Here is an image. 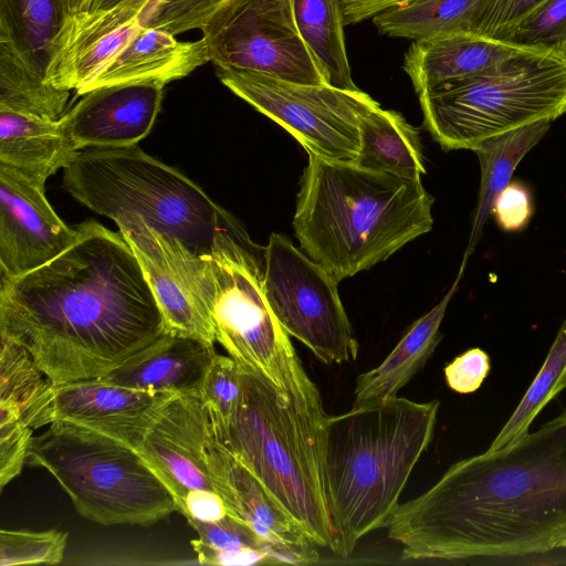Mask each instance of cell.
<instances>
[{"label":"cell","instance_id":"1","mask_svg":"<svg viewBox=\"0 0 566 566\" xmlns=\"http://www.w3.org/2000/svg\"><path fill=\"white\" fill-rule=\"evenodd\" d=\"M42 266L0 280V336L22 346L54 385L99 378L167 332L120 232L88 220Z\"/></svg>","mask_w":566,"mask_h":566},{"label":"cell","instance_id":"2","mask_svg":"<svg viewBox=\"0 0 566 566\" xmlns=\"http://www.w3.org/2000/svg\"><path fill=\"white\" fill-rule=\"evenodd\" d=\"M402 559L542 554L566 541V410L503 449L460 460L385 526Z\"/></svg>","mask_w":566,"mask_h":566},{"label":"cell","instance_id":"3","mask_svg":"<svg viewBox=\"0 0 566 566\" xmlns=\"http://www.w3.org/2000/svg\"><path fill=\"white\" fill-rule=\"evenodd\" d=\"M293 218L301 250L339 282L432 229L421 180L308 154Z\"/></svg>","mask_w":566,"mask_h":566},{"label":"cell","instance_id":"4","mask_svg":"<svg viewBox=\"0 0 566 566\" xmlns=\"http://www.w3.org/2000/svg\"><path fill=\"white\" fill-rule=\"evenodd\" d=\"M439 406L396 396L327 416L324 482L335 554L348 557L363 536L386 526L431 442Z\"/></svg>","mask_w":566,"mask_h":566},{"label":"cell","instance_id":"5","mask_svg":"<svg viewBox=\"0 0 566 566\" xmlns=\"http://www.w3.org/2000/svg\"><path fill=\"white\" fill-rule=\"evenodd\" d=\"M177 259L193 293L208 311L216 342L241 367L265 377L287 400L323 407L263 289L264 248L241 226L216 233L210 249L196 253L172 235Z\"/></svg>","mask_w":566,"mask_h":566},{"label":"cell","instance_id":"6","mask_svg":"<svg viewBox=\"0 0 566 566\" xmlns=\"http://www.w3.org/2000/svg\"><path fill=\"white\" fill-rule=\"evenodd\" d=\"M241 369L240 406L227 426L211 424L213 437L316 546L331 548L324 482L327 415L323 407L285 399L265 377Z\"/></svg>","mask_w":566,"mask_h":566},{"label":"cell","instance_id":"7","mask_svg":"<svg viewBox=\"0 0 566 566\" xmlns=\"http://www.w3.org/2000/svg\"><path fill=\"white\" fill-rule=\"evenodd\" d=\"M63 170L64 189L90 210L116 224L142 217L196 253L238 224L192 180L136 145L77 150Z\"/></svg>","mask_w":566,"mask_h":566},{"label":"cell","instance_id":"8","mask_svg":"<svg viewBox=\"0 0 566 566\" xmlns=\"http://www.w3.org/2000/svg\"><path fill=\"white\" fill-rule=\"evenodd\" d=\"M424 125L444 150L566 114V45L534 48L490 73L418 94Z\"/></svg>","mask_w":566,"mask_h":566},{"label":"cell","instance_id":"9","mask_svg":"<svg viewBox=\"0 0 566 566\" xmlns=\"http://www.w3.org/2000/svg\"><path fill=\"white\" fill-rule=\"evenodd\" d=\"M27 464L46 470L76 511L102 525H149L178 511L169 489L135 448L67 421L32 436Z\"/></svg>","mask_w":566,"mask_h":566},{"label":"cell","instance_id":"10","mask_svg":"<svg viewBox=\"0 0 566 566\" xmlns=\"http://www.w3.org/2000/svg\"><path fill=\"white\" fill-rule=\"evenodd\" d=\"M221 83L285 130L306 150L332 161L353 163L359 123L380 106L359 88L284 81L253 71L217 70Z\"/></svg>","mask_w":566,"mask_h":566},{"label":"cell","instance_id":"11","mask_svg":"<svg viewBox=\"0 0 566 566\" xmlns=\"http://www.w3.org/2000/svg\"><path fill=\"white\" fill-rule=\"evenodd\" d=\"M337 281L283 234L264 247L263 289L283 329L325 364L355 361L358 354Z\"/></svg>","mask_w":566,"mask_h":566},{"label":"cell","instance_id":"12","mask_svg":"<svg viewBox=\"0 0 566 566\" xmlns=\"http://www.w3.org/2000/svg\"><path fill=\"white\" fill-rule=\"evenodd\" d=\"M200 30L217 70L327 84L298 31L293 0H226Z\"/></svg>","mask_w":566,"mask_h":566},{"label":"cell","instance_id":"13","mask_svg":"<svg viewBox=\"0 0 566 566\" xmlns=\"http://www.w3.org/2000/svg\"><path fill=\"white\" fill-rule=\"evenodd\" d=\"M46 174L0 163V280L33 271L77 235L45 196Z\"/></svg>","mask_w":566,"mask_h":566},{"label":"cell","instance_id":"14","mask_svg":"<svg viewBox=\"0 0 566 566\" xmlns=\"http://www.w3.org/2000/svg\"><path fill=\"white\" fill-rule=\"evenodd\" d=\"M175 396L109 385L97 379L51 384L23 416L34 429L67 421L137 448L163 407Z\"/></svg>","mask_w":566,"mask_h":566},{"label":"cell","instance_id":"15","mask_svg":"<svg viewBox=\"0 0 566 566\" xmlns=\"http://www.w3.org/2000/svg\"><path fill=\"white\" fill-rule=\"evenodd\" d=\"M207 461L212 485L226 502L228 515L245 524L262 541L274 564L304 565L318 560L315 543L213 433Z\"/></svg>","mask_w":566,"mask_h":566},{"label":"cell","instance_id":"16","mask_svg":"<svg viewBox=\"0 0 566 566\" xmlns=\"http://www.w3.org/2000/svg\"><path fill=\"white\" fill-rule=\"evenodd\" d=\"M154 0H132L65 19L55 36L45 80L82 95L92 81L142 29Z\"/></svg>","mask_w":566,"mask_h":566},{"label":"cell","instance_id":"17","mask_svg":"<svg viewBox=\"0 0 566 566\" xmlns=\"http://www.w3.org/2000/svg\"><path fill=\"white\" fill-rule=\"evenodd\" d=\"M212 438L208 411L199 396L178 395L160 410L136 450L155 470L177 506L192 489L214 488L207 450Z\"/></svg>","mask_w":566,"mask_h":566},{"label":"cell","instance_id":"18","mask_svg":"<svg viewBox=\"0 0 566 566\" xmlns=\"http://www.w3.org/2000/svg\"><path fill=\"white\" fill-rule=\"evenodd\" d=\"M165 84L136 82L91 90L60 119L77 150L137 145L153 128Z\"/></svg>","mask_w":566,"mask_h":566},{"label":"cell","instance_id":"19","mask_svg":"<svg viewBox=\"0 0 566 566\" xmlns=\"http://www.w3.org/2000/svg\"><path fill=\"white\" fill-rule=\"evenodd\" d=\"M117 227L143 268L167 331L214 346L211 318L176 256L172 235L151 227L142 217H133Z\"/></svg>","mask_w":566,"mask_h":566},{"label":"cell","instance_id":"20","mask_svg":"<svg viewBox=\"0 0 566 566\" xmlns=\"http://www.w3.org/2000/svg\"><path fill=\"white\" fill-rule=\"evenodd\" d=\"M522 45L476 33L415 40L403 55L402 69L415 92L492 72L528 50Z\"/></svg>","mask_w":566,"mask_h":566},{"label":"cell","instance_id":"21","mask_svg":"<svg viewBox=\"0 0 566 566\" xmlns=\"http://www.w3.org/2000/svg\"><path fill=\"white\" fill-rule=\"evenodd\" d=\"M216 354L214 346L167 331L122 366L96 379L140 391L199 396Z\"/></svg>","mask_w":566,"mask_h":566},{"label":"cell","instance_id":"22","mask_svg":"<svg viewBox=\"0 0 566 566\" xmlns=\"http://www.w3.org/2000/svg\"><path fill=\"white\" fill-rule=\"evenodd\" d=\"M207 62L210 57L203 38L178 41L165 30L142 27L84 93L123 83L159 82L166 85L189 75Z\"/></svg>","mask_w":566,"mask_h":566},{"label":"cell","instance_id":"23","mask_svg":"<svg viewBox=\"0 0 566 566\" xmlns=\"http://www.w3.org/2000/svg\"><path fill=\"white\" fill-rule=\"evenodd\" d=\"M464 266L462 263L457 280L444 297L410 326L381 364L357 377L353 406L396 397L420 371L441 339L439 328Z\"/></svg>","mask_w":566,"mask_h":566},{"label":"cell","instance_id":"24","mask_svg":"<svg viewBox=\"0 0 566 566\" xmlns=\"http://www.w3.org/2000/svg\"><path fill=\"white\" fill-rule=\"evenodd\" d=\"M356 166L374 172L421 180L426 174L418 130L396 111L380 106L359 123Z\"/></svg>","mask_w":566,"mask_h":566},{"label":"cell","instance_id":"25","mask_svg":"<svg viewBox=\"0 0 566 566\" xmlns=\"http://www.w3.org/2000/svg\"><path fill=\"white\" fill-rule=\"evenodd\" d=\"M76 151L61 119L0 111V163L50 177Z\"/></svg>","mask_w":566,"mask_h":566},{"label":"cell","instance_id":"26","mask_svg":"<svg viewBox=\"0 0 566 566\" xmlns=\"http://www.w3.org/2000/svg\"><path fill=\"white\" fill-rule=\"evenodd\" d=\"M551 123L542 120L493 136L473 149L481 167V184L463 263H467L482 235L496 196L511 182L517 165L545 136Z\"/></svg>","mask_w":566,"mask_h":566},{"label":"cell","instance_id":"27","mask_svg":"<svg viewBox=\"0 0 566 566\" xmlns=\"http://www.w3.org/2000/svg\"><path fill=\"white\" fill-rule=\"evenodd\" d=\"M483 1L416 0L387 9L371 20L379 33L413 41L475 33Z\"/></svg>","mask_w":566,"mask_h":566},{"label":"cell","instance_id":"28","mask_svg":"<svg viewBox=\"0 0 566 566\" xmlns=\"http://www.w3.org/2000/svg\"><path fill=\"white\" fill-rule=\"evenodd\" d=\"M298 31L328 85L356 90L347 56L340 0H293Z\"/></svg>","mask_w":566,"mask_h":566},{"label":"cell","instance_id":"29","mask_svg":"<svg viewBox=\"0 0 566 566\" xmlns=\"http://www.w3.org/2000/svg\"><path fill=\"white\" fill-rule=\"evenodd\" d=\"M69 96L70 91L49 83L10 41L0 39V111L59 120Z\"/></svg>","mask_w":566,"mask_h":566},{"label":"cell","instance_id":"30","mask_svg":"<svg viewBox=\"0 0 566 566\" xmlns=\"http://www.w3.org/2000/svg\"><path fill=\"white\" fill-rule=\"evenodd\" d=\"M64 21L56 0H0V39L10 41L44 77Z\"/></svg>","mask_w":566,"mask_h":566},{"label":"cell","instance_id":"31","mask_svg":"<svg viewBox=\"0 0 566 566\" xmlns=\"http://www.w3.org/2000/svg\"><path fill=\"white\" fill-rule=\"evenodd\" d=\"M188 523L198 534L191 545L202 565L274 564L262 541L245 524L229 515L217 522L188 520Z\"/></svg>","mask_w":566,"mask_h":566},{"label":"cell","instance_id":"32","mask_svg":"<svg viewBox=\"0 0 566 566\" xmlns=\"http://www.w3.org/2000/svg\"><path fill=\"white\" fill-rule=\"evenodd\" d=\"M565 387L566 321L562 323L538 374L486 452L503 449L528 433L536 416Z\"/></svg>","mask_w":566,"mask_h":566},{"label":"cell","instance_id":"33","mask_svg":"<svg viewBox=\"0 0 566 566\" xmlns=\"http://www.w3.org/2000/svg\"><path fill=\"white\" fill-rule=\"evenodd\" d=\"M0 415L23 419L52 384L19 344L0 336Z\"/></svg>","mask_w":566,"mask_h":566},{"label":"cell","instance_id":"34","mask_svg":"<svg viewBox=\"0 0 566 566\" xmlns=\"http://www.w3.org/2000/svg\"><path fill=\"white\" fill-rule=\"evenodd\" d=\"M243 395L240 365L229 355L216 354L199 390L211 424L222 428L235 415Z\"/></svg>","mask_w":566,"mask_h":566},{"label":"cell","instance_id":"35","mask_svg":"<svg viewBox=\"0 0 566 566\" xmlns=\"http://www.w3.org/2000/svg\"><path fill=\"white\" fill-rule=\"evenodd\" d=\"M67 533L57 530L0 531V565H55L63 560Z\"/></svg>","mask_w":566,"mask_h":566},{"label":"cell","instance_id":"36","mask_svg":"<svg viewBox=\"0 0 566 566\" xmlns=\"http://www.w3.org/2000/svg\"><path fill=\"white\" fill-rule=\"evenodd\" d=\"M510 41L539 48L566 45V0H545L517 25Z\"/></svg>","mask_w":566,"mask_h":566},{"label":"cell","instance_id":"37","mask_svg":"<svg viewBox=\"0 0 566 566\" xmlns=\"http://www.w3.org/2000/svg\"><path fill=\"white\" fill-rule=\"evenodd\" d=\"M545 0H484L475 33L510 41L517 25Z\"/></svg>","mask_w":566,"mask_h":566},{"label":"cell","instance_id":"38","mask_svg":"<svg viewBox=\"0 0 566 566\" xmlns=\"http://www.w3.org/2000/svg\"><path fill=\"white\" fill-rule=\"evenodd\" d=\"M33 429L15 416L0 415V486L3 489L27 464Z\"/></svg>","mask_w":566,"mask_h":566},{"label":"cell","instance_id":"39","mask_svg":"<svg viewBox=\"0 0 566 566\" xmlns=\"http://www.w3.org/2000/svg\"><path fill=\"white\" fill-rule=\"evenodd\" d=\"M491 214L504 231H521L532 216L531 192L521 181H511L495 198Z\"/></svg>","mask_w":566,"mask_h":566},{"label":"cell","instance_id":"40","mask_svg":"<svg viewBox=\"0 0 566 566\" xmlns=\"http://www.w3.org/2000/svg\"><path fill=\"white\" fill-rule=\"evenodd\" d=\"M448 386L455 392L478 390L490 371V357L481 348H471L444 367Z\"/></svg>","mask_w":566,"mask_h":566},{"label":"cell","instance_id":"41","mask_svg":"<svg viewBox=\"0 0 566 566\" xmlns=\"http://www.w3.org/2000/svg\"><path fill=\"white\" fill-rule=\"evenodd\" d=\"M186 520L199 522H217L228 515L226 502L212 490L192 489L186 493L178 505Z\"/></svg>","mask_w":566,"mask_h":566},{"label":"cell","instance_id":"42","mask_svg":"<svg viewBox=\"0 0 566 566\" xmlns=\"http://www.w3.org/2000/svg\"><path fill=\"white\" fill-rule=\"evenodd\" d=\"M416 0H340L344 23L353 25L373 19L376 14Z\"/></svg>","mask_w":566,"mask_h":566},{"label":"cell","instance_id":"43","mask_svg":"<svg viewBox=\"0 0 566 566\" xmlns=\"http://www.w3.org/2000/svg\"><path fill=\"white\" fill-rule=\"evenodd\" d=\"M65 19L83 12H90L95 0H56Z\"/></svg>","mask_w":566,"mask_h":566},{"label":"cell","instance_id":"44","mask_svg":"<svg viewBox=\"0 0 566 566\" xmlns=\"http://www.w3.org/2000/svg\"><path fill=\"white\" fill-rule=\"evenodd\" d=\"M132 0H95L90 12L114 8Z\"/></svg>","mask_w":566,"mask_h":566},{"label":"cell","instance_id":"45","mask_svg":"<svg viewBox=\"0 0 566 566\" xmlns=\"http://www.w3.org/2000/svg\"><path fill=\"white\" fill-rule=\"evenodd\" d=\"M562 548H566V541L563 543Z\"/></svg>","mask_w":566,"mask_h":566}]
</instances>
